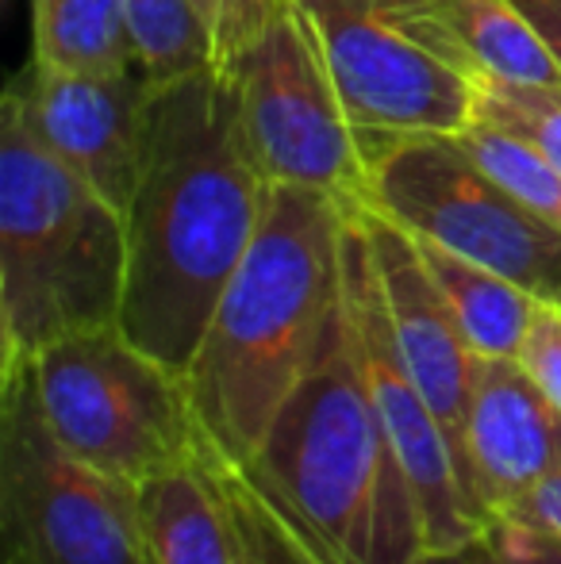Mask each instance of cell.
<instances>
[{
	"mask_svg": "<svg viewBox=\"0 0 561 564\" xmlns=\"http://www.w3.org/2000/svg\"><path fill=\"white\" fill-rule=\"evenodd\" d=\"M516 4L535 20V28L547 39V46L554 51V58L561 66V0H516Z\"/></svg>",
	"mask_w": 561,
	"mask_h": 564,
	"instance_id": "obj_26",
	"label": "cell"
},
{
	"mask_svg": "<svg viewBox=\"0 0 561 564\" xmlns=\"http://www.w3.org/2000/svg\"><path fill=\"white\" fill-rule=\"evenodd\" d=\"M147 564H235L227 503L196 446L185 465L136 488Z\"/></svg>",
	"mask_w": 561,
	"mask_h": 564,
	"instance_id": "obj_14",
	"label": "cell"
},
{
	"mask_svg": "<svg viewBox=\"0 0 561 564\" xmlns=\"http://www.w3.org/2000/svg\"><path fill=\"white\" fill-rule=\"evenodd\" d=\"M196 12L204 15L212 31V46H216V66H235L242 54L250 51L281 0H193Z\"/></svg>",
	"mask_w": 561,
	"mask_h": 564,
	"instance_id": "obj_22",
	"label": "cell"
},
{
	"mask_svg": "<svg viewBox=\"0 0 561 564\" xmlns=\"http://www.w3.org/2000/svg\"><path fill=\"white\" fill-rule=\"evenodd\" d=\"M412 242L420 250L431 281L439 284L446 307L454 312L473 354L516 357L535 307L531 292H524L508 276L493 273V269L477 265L470 258H457V253L442 250L434 242H420V238H412Z\"/></svg>",
	"mask_w": 561,
	"mask_h": 564,
	"instance_id": "obj_15",
	"label": "cell"
},
{
	"mask_svg": "<svg viewBox=\"0 0 561 564\" xmlns=\"http://www.w3.org/2000/svg\"><path fill=\"white\" fill-rule=\"evenodd\" d=\"M481 77L561 89V66L516 0H434Z\"/></svg>",
	"mask_w": 561,
	"mask_h": 564,
	"instance_id": "obj_16",
	"label": "cell"
},
{
	"mask_svg": "<svg viewBox=\"0 0 561 564\" xmlns=\"http://www.w3.org/2000/svg\"><path fill=\"white\" fill-rule=\"evenodd\" d=\"M500 519H516V522H524V527L561 542V465L550 468L547 476H539L508 511H500Z\"/></svg>",
	"mask_w": 561,
	"mask_h": 564,
	"instance_id": "obj_25",
	"label": "cell"
},
{
	"mask_svg": "<svg viewBox=\"0 0 561 564\" xmlns=\"http://www.w3.org/2000/svg\"><path fill=\"white\" fill-rule=\"evenodd\" d=\"M362 147L369 212L508 276L535 300L561 304V230L485 170L457 134H362Z\"/></svg>",
	"mask_w": 561,
	"mask_h": 564,
	"instance_id": "obj_5",
	"label": "cell"
},
{
	"mask_svg": "<svg viewBox=\"0 0 561 564\" xmlns=\"http://www.w3.org/2000/svg\"><path fill=\"white\" fill-rule=\"evenodd\" d=\"M28 369L54 438L112 480L139 488L201 446L185 377L131 346L120 327L54 341Z\"/></svg>",
	"mask_w": 561,
	"mask_h": 564,
	"instance_id": "obj_6",
	"label": "cell"
},
{
	"mask_svg": "<svg viewBox=\"0 0 561 564\" xmlns=\"http://www.w3.org/2000/svg\"><path fill=\"white\" fill-rule=\"evenodd\" d=\"M485 538L500 564H561V542L516 519H488Z\"/></svg>",
	"mask_w": 561,
	"mask_h": 564,
	"instance_id": "obj_24",
	"label": "cell"
},
{
	"mask_svg": "<svg viewBox=\"0 0 561 564\" xmlns=\"http://www.w3.org/2000/svg\"><path fill=\"white\" fill-rule=\"evenodd\" d=\"M465 453L485 519L508 511L561 465V411L527 380L516 357H477Z\"/></svg>",
	"mask_w": 561,
	"mask_h": 564,
	"instance_id": "obj_13",
	"label": "cell"
},
{
	"mask_svg": "<svg viewBox=\"0 0 561 564\" xmlns=\"http://www.w3.org/2000/svg\"><path fill=\"white\" fill-rule=\"evenodd\" d=\"M358 216H362V224H366L369 242H374L377 273H381L385 304H389V319H392V330H397L400 357H404L412 380L420 384L423 400L431 403L439 426L446 431V442L457 460V473H462L465 488H470L473 503H477V511H481L477 488H473V476H470V453H465L477 354H473L470 341H465L454 312H450L446 300H442L439 284L427 273L412 235L369 208H358Z\"/></svg>",
	"mask_w": 561,
	"mask_h": 564,
	"instance_id": "obj_12",
	"label": "cell"
},
{
	"mask_svg": "<svg viewBox=\"0 0 561 564\" xmlns=\"http://www.w3.org/2000/svg\"><path fill=\"white\" fill-rule=\"evenodd\" d=\"M139 66L154 85L216 66V46L193 0H123Z\"/></svg>",
	"mask_w": 561,
	"mask_h": 564,
	"instance_id": "obj_19",
	"label": "cell"
},
{
	"mask_svg": "<svg viewBox=\"0 0 561 564\" xmlns=\"http://www.w3.org/2000/svg\"><path fill=\"white\" fill-rule=\"evenodd\" d=\"M154 82L142 66L69 74L28 58L8 82L4 105L23 116L39 142L105 196L112 208L128 212L142 170L147 108Z\"/></svg>",
	"mask_w": 561,
	"mask_h": 564,
	"instance_id": "obj_11",
	"label": "cell"
},
{
	"mask_svg": "<svg viewBox=\"0 0 561 564\" xmlns=\"http://www.w3.org/2000/svg\"><path fill=\"white\" fill-rule=\"evenodd\" d=\"M123 212L0 105V377L46 346L120 327Z\"/></svg>",
	"mask_w": 561,
	"mask_h": 564,
	"instance_id": "obj_4",
	"label": "cell"
},
{
	"mask_svg": "<svg viewBox=\"0 0 561 564\" xmlns=\"http://www.w3.org/2000/svg\"><path fill=\"white\" fill-rule=\"evenodd\" d=\"M516 361L527 372V380L561 411V304L535 300Z\"/></svg>",
	"mask_w": 561,
	"mask_h": 564,
	"instance_id": "obj_23",
	"label": "cell"
},
{
	"mask_svg": "<svg viewBox=\"0 0 561 564\" xmlns=\"http://www.w3.org/2000/svg\"><path fill=\"white\" fill-rule=\"evenodd\" d=\"M420 564H500V557L493 553L488 538H473V542L457 545V550H434V553H423Z\"/></svg>",
	"mask_w": 561,
	"mask_h": 564,
	"instance_id": "obj_27",
	"label": "cell"
},
{
	"mask_svg": "<svg viewBox=\"0 0 561 564\" xmlns=\"http://www.w3.org/2000/svg\"><path fill=\"white\" fill-rule=\"evenodd\" d=\"M201 449L227 503V519H231L235 534V564H320L312 557V550L296 538V530L281 519L278 507L258 491L247 468L224 457L204 434Z\"/></svg>",
	"mask_w": 561,
	"mask_h": 564,
	"instance_id": "obj_18",
	"label": "cell"
},
{
	"mask_svg": "<svg viewBox=\"0 0 561 564\" xmlns=\"http://www.w3.org/2000/svg\"><path fill=\"white\" fill-rule=\"evenodd\" d=\"M250 147L270 185H296L366 208L369 158L346 112L320 35L300 0H281L235 66Z\"/></svg>",
	"mask_w": 561,
	"mask_h": 564,
	"instance_id": "obj_9",
	"label": "cell"
},
{
	"mask_svg": "<svg viewBox=\"0 0 561 564\" xmlns=\"http://www.w3.org/2000/svg\"><path fill=\"white\" fill-rule=\"evenodd\" d=\"M358 134H462L477 66L434 0H300Z\"/></svg>",
	"mask_w": 561,
	"mask_h": 564,
	"instance_id": "obj_7",
	"label": "cell"
},
{
	"mask_svg": "<svg viewBox=\"0 0 561 564\" xmlns=\"http://www.w3.org/2000/svg\"><path fill=\"white\" fill-rule=\"evenodd\" d=\"M346 208L312 188L270 185L266 216L185 377L201 434L247 465L281 403L320 357L343 307Z\"/></svg>",
	"mask_w": 561,
	"mask_h": 564,
	"instance_id": "obj_2",
	"label": "cell"
},
{
	"mask_svg": "<svg viewBox=\"0 0 561 564\" xmlns=\"http://www.w3.org/2000/svg\"><path fill=\"white\" fill-rule=\"evenodd\" d=\"M457 139L477 154V162L485 170H493L519 200L531 212H539L547 224H554L561 230V170L542 154L539 147H531L519 134L504 131L496 123L485 119H473Z\"/></svg>",
	"mask_w": 561,
	"mask_h": 564,
	"instance_id": "obj_20",
	"label": "cell"
},
{
	"mask_svg": "<svg viewBox=\"0 0 561 564\" xmlns=\"http://www.w3.org/2000/svg\"><path fill=\"white\" fill-rule=\"evenodd\" d=\"M262 165L250 147L239 82L208 66L154 85L142 170L123 212L128 273L120 330L188 377L208 323L266 216Z\"/></svg>",
	"mask_w": 561,
	"mask_h": 564,
	"instance_id": "obj_1",
	"label": "cell"
},
{
	"mask_svg": "<svg viewBox=\"0 0 561 564\" xmlns=\"http://www.w3.org/2000/svg\"><path fill=\"white\" fill-rule=\"evenodd\" d=\"M343 304L377 419H381L385 438H389L408 484H412L427 553L457 550V545L473 542L485 534V514L477 511L462 473H457L446 431L439 426L431 403L423 400L420 384L400 357L374 242H369L358 208H346L343 227Z\"/></svg>",
	"mask_w": 561,
	"mask_h": 564,
	"instance_id": "obj_10",
	"label": "cell"
},
{
	"mask_svg": "<svg viewBox=\"0 0 561 564\" xmlns=\"http://www.w3.org/2000/svg\"><path fill=\"white\" fill-rule=\"evenodd\" d=\"M242 468L320 564H420L427 553L420 507L362 377L346 304Z\"/></svg>",
	"mask_w": 561,
	"mask_h": 564,
	"instance_id": "obj_3",
	"label": "cell"
},
{
	"mask_svg": "<svg viewBox=\"0 0 561 564\" xmlns=\"http://www.w3.org/2000/svg\"><path fill=\"white\" fill-rule=\"evenodd\" d=\"M477 119L519 134L561 170V89H531L477 77Z\"/></svg>",
	"mask_w": 561,
	"mask_h": 564,
	"instance_id": "obj_21",
	"label": "cell"
},
{
	"mask_svg": "<svg viewBox=\"0 0 561 564\" xmlns=\"http://www.w3.org/2000/svg\"><path fill=\"white\" fill-rule=\"evenodd\" d=\"M28 58L69 74L139 66L123 0H31Z\"/></svg>",
	"mask_w": 561,
	"mask_h": 564,
	"instance_id": "obj_17",
	"label": "cell"
},
{
	"mask_svg": "<svg viewBox=\"0 0 561 564\" xmlns=\"http://www.w3.org/2000/svg\"><path fill=\"white\" fill-rule=\"evenodd\" d=\"M0 550L4 564H147L136 488L54 438L28 365L0 377Z\"/></svg>",
	"mask_w": 561,
	"mask_h": 564,
	"instance_id": "obj_8",
	"label": "cell"
}]
</instances>
